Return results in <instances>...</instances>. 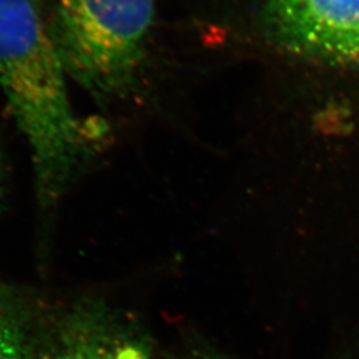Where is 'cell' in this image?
I'll return each mask as SVG.
<instances>
[{
	"mask_svg": "<svg viewBox=\"0 0 359 359\" xmlns=\"http://www.w3.org/2000/svg\"><path fill=\"white\" fill-rule=\"evenodd\" d=\"M175 359H231L229 357H225L222 354H218L215 351H194L185 355H181Z\"/></svg>",
	"mask_w": 359,
	"mask_h": 359,
	"instance_id": "cell-6",
	"label": "cell"
},
{
	"mask_svg": "<svg viewBox=\"0 0 359 359\" xmlns=\"http://www.w3.org/2000/svg\"><path fill=\"white\" fill-rule=\"evenodd\" d=\"M36 329L16 295L0 287V359H34Z\"/></svg>",
	"mask_w": 359,
	"mask_h": 359,
	"instance_id": "cell-5",
	"label": "cell"
},
{
	"mask_svg": "<svg viewBox=\"0 0 359 359\" xmlns=\"http://www.w3.org/2000/svg\"><path fill=\"white\" fill-rule=\"evenodd\" d=\"M156 0H55L52 34L67 75L93 93L128 86L142 63Z\"/></svg>",
	"mask_w": 359,
	"mask_h": 359,
	"instance_id": "cell-2",
	"label": "cell"
},
{
	"mask_svg": "<svg viewBox=\"0 0 359 359\" xmlns=\"http://www.w3.org/2000/svg\"><path fill=\"white\" fill-rule=\"evenodd\" d=\"M271 39L297 56L359 67V0H261Z\"/></svg>",
	"mask_w": 359,
	"mask_h": 359,
	"instance_id": "cell-3",
	"label": "cell"
},
{
	"mask_svg": "<svg viewBox=\"0 0 359 359\" xmlns=\"http://www.w3.org/2000/svg\"><path fill=\"white\" fill-rule=\"evenodd\" d=\"M34 359H154L137 329L93 304H80L36 332Z\"/></svg>",
	"mask_w": 359,
	"mask_h": 359,
	"instance_id": "cell-4",
	"label": "cell"
},
{
	"mask_svg": "<svg viewBox=\"0 0 359 359\" xmlns=\"http://www.w3.org/2000/svg\"><path fill=\"white\" fill-rule=\"evenodd\" d=\"M65 65L39 0H0V90L31 149L39 198L53 203L90 148L102 121L79 120Z\"/></svg>",
	"mask_w": 359,
	"mask_h": 359,
	"instance_id": "cell-1",
	"label": "cell"
}]
</instances>
